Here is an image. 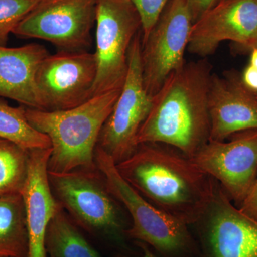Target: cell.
I'll return each mask as SVG.
<instances>
[{
    "mask_svg": "<svg viewBox=\"0 0 257 257\" xmlns=\"http://www.w3.org/2000/svg\"><path fill=\"white\" fill-rule=\"evenodd\" d=\"M116 167L148 202L188 226L201 220L214 195V179L189 157L160 144L139 145Z\"/></svg>",
    "mask_w": 257,
    "mask_h": 257,
    "instance_id": "1",
    "label": "cell"
},
{
    "mask_svg": "<svg viewBox=\"0 0 257 257\" xmlns=\"http://www.w3.org/2000/svg\"><path fill=\"white\" fill-rule=\"evenodd\" d=\"M212 66L206 58L186 62L152 96L137 145H168L194 156L209 140V90Z\"/></svg>",
    "mask_w": 257,
    "mask_h": 257,
    "instance_id": "2",
    "label": "cell"
},
{
    "mask_svg": "<svg viewBox=\"0 0 257 257\" xmlns=\"http://www.w3.org/2000/svg\"><path fill=\"white\" fill-rule=\"evenodd\" d=\"M120 91L93 96L80 105L65 110H40L25 106L29 123L50 139L49 172L97 170L96 149Z\"/></svg>",
    "mask_w": 257,
    "mask_h": 257,
    "instance_id": "3",
    "label": "cell"
},
{
    "mask_svg": "<svg viewBox=\"0 0 257 257\" xmlns=\"http://www.w3.org/2000/svg\"><path fill=\"white\" fill-rule=\"evenodd\" d=\"M95 163L108 190L131 215L133 226L125 230L127 237L146 243L167 257H187L195 253L188 225L176 220L137 192L122 178L114 160L98 146Z\"/></svg>",
    "mask_w": 257,
    "mask_h": 257,
    "instance_id": "4",
    "label": "cell"
},
{
    "mask_svg": "<svg viewBox=\"0 0 257 257\" xmlns=\"http://www.w3.org/2000/svg\"><path fill=\"white\" fill-rule=\"evenodd\" d=\"M99 173L98 170L62 173L48 171L52 192L72 220L88 232L119 242L126 236L125 229L114 197Z\"/></svg>",
    "mask_w": 257,
    "mask_h": 257,
    "instance_id": "5",
    "label": "cell"
},
{
    "mask_svg": "<svg viewBox=\"0 0 257 257\" xmlns=\"http://www.w3.org/2000/svg\"><path fill=\"white\" fill-rule=\"evenodd\" d=\"M96 23L97 74L93 96L121 89L130 47L141 32V20L131 0H97Z\"/></svg>",
    "mask_w": 257,
    "mask_h": 257,
    "instance_id": "6",
    "label": "cell"
},
{
    "mask_svg": "<svg viewBox=\"0 0 257 257\" xmlns=\"http://www.w3.org/2000/svg\"><path fill=\"white\" fill-rule=\"evenodd\" d=\"M141 33L134 39L128 52L127 74L113 110L103 126L98 147L119 163L138 148L137 137L147 119L152 96L143 82L141 64Z\"/></svg>",
    "mask_w": 257,
    "mask_h": 257,
    "instance_id": "7",
    "label": "cell"
},
{
    "mask_svg": "<svg viewBox=\"0 0 257 257\" xmlns=\"http://www.w3.org/2000/svg\"><path fill=\"white\" fill-rule=\"evenodd\" d=\"M96 7L97 0H40L13 34L45 40L60 51L87 50Z\"/></svg>",
    "mask_w": 257,
    "mask_h": 257,
    "instance_id": "8",
    "label": "cell"
},
{
    "mask_svg": "<svg viewBox=\"0 0 257 257\" xmlns=\"http://www.w3.org/2000/svg\"><path fill=\"white\" fill-rule=\"evenodd\" d=\"M193 24L186 0H170L146 40L142 42L143 82L150 96L155 95L166 79L186 63L184 54Z\"/></svg>",
    "mask_w": 257,
    "mask_h": 257,
    "instance_id": "9",
    "label": "cell"
},
{
    "mask_svg": "<svg viewBox=\"0 0 257 257\" xmlns=\"http://www.w3.org/2000/svg\"><path fill=\"white\" fill-rule=\"evenodd\" d=\"M97 74L94 52L60 51L39 66L35 83L42 110L72 109L93 96Z\"/></svg>",
    "mask_w": 257,
    "mask_h": 257,
    "instance_id": "10",
    "label": "cell"
},
{
    "mask_svg": "<svg viewBox=\"0 0 257 257\" xmlns=\"http://www.w3.org/2000/svg\"><path fill=\"white\" fill-rule=\"evenodd\" d=\"M228 139L227 142L209 140L190 159L218 181L239 207L257 175V130L236 133Z\"/></svg>",
    "mask_w": 257,
    "mask_h": 257,
    "instance_id": "11",
    "label": "cell"
},
{
    "mask_svg": "<svg viewBox=\"0 0 257 257\" xmlns=\"http://www.w3.org/2000/svg\"><path fill=\"white\" fill-rule=\"evenodd\" d=\"M198 223L202 257H257V221L234 206L217 182Z\"/></svg>",
    "mask_w": 257,
    "mask_h": 257,
    "instance_id": "12",
    "label": "cell"
},
{
    "mask_svg": "<svg viewBox=\"0 0 257 257\" xmlns=\"http://www.w3.org/2000/svg\"><path fill=\"white\" fill-rule=\"evenodd\" d=\"M257 37V0H221L193 24L188 50L205 58L221 42L248 51Z\"/></svg>",
    "mask_w": 257,
    "mask_h": 257,
    "instance_id": "13",
    "label": "cell"
},
{
    "mask_svg": "<svg viewBox=\"0 0 257 257\" xmlns=\"http://www.w3.org/2000/svg\"><path fill=\"white\" fill-rule=\"evenodd\" d=\"M209 140L224 141L234 134L257 130V94L236 71L213 73L209 90Z\"/></svg>",
    "mask_w": 257,
    "mask_h": 257,
    "instance_id": "14",
    "label": "cell"
},
{
    "mask_svg": "<svg viewBox=\"0 0 257 257\" xmlns=\"http://www.w3.org/2000/svg\"><path fill=\"white\" fill-rule=\"evenodd\" d=\"M51 148L30 150V167L22 193L28 234V257H47L45 238L51 220L62 209L49 179Z\"/></svg>",
    "mask_w": 257,
    "mask_h": 257,
    "instance_id": "15",
    "label": "cell"
},
{
    "mask_svg": "<svg viewBox=\"0 0 257 257\" xmlns=\"http://www.w3.org/2000/svg\"><path fill=\"white\" fill-rule=\"evenodd\" d=\"M49 55L46 47L40 44L18 47L0 45V96L42 110L35 75L39 66Z\"/></svg>",
    "mask_w": 257,
    "mask_h": 257,
    "instance_id": "16",
    "label": "cell"
},
{
    "mask_svg": "<svg viewBox=\"0 0 257 257\" xmlns=\"http://www.w3.org/2000/svg\"><path fill=\"white\" fill-rule=\"evenodd\" d=\"M28 249L23 197H0V257H28Z\"/></svg>",
    "mask_w": 257,
    "mask_h": 257,
    "instance_id": "17",
    "label": "cell"
},
{
    "mask_svg": "<svg viewBox=\"0 0 257 257\" xmlns=\"http://www.w3.org/2000/svg\"><path fill=\"white\" fill-rule=\"evenodd\" d=\"M47 257H102L63 209L51 220L45 238Z\"/></svg>",
    "mask_w": 257,
    "mask_h": 257,
    "instance_id": "18",
    "label": "cell"
},
{
    "mask_svg": "<svg viewBox=\"0 0 257 257\" xmlns=\"http://www.w3.org/2000/svg\"><path fill=\"white\" fill-rule=\"evenodd\" d=\"M0 138L28 150L51 148L50 139L29 123L25 106H10L0 100Z\"/></svg>",
    "mask_w": 257,
    "mask_h": 257,
    "instance_id": "19",
    "label": "cell"
},
{
    "mask_svg": "<svg viewBox=\"0 0 257 257\" xmlns=\"http://www.w3.org/2000/svg\"><path fill=\"white\" fill-rule=\"evenodd\" d=\"M30 151L0 138V197L22 195L28 179Z\"/></svg>",
    "mask_w": 257,
    "mask_h": 257,
    "instance_id": "20",
    "label": "cell"
},
{
    "mask_svg": "<svg viewBox=\"0 0 257 257\" xmlns=\"http://www.w3.org/2000/svg\"><path fill=\"white\" fill-rule=\"evenodd\" d=\"M40 0H0V45L6 46L10 33Z\"/></svg>",
    "mask_w": 257,
    "mask_h": 257,
    "instance_id": "21",
    "label": "cell"
},
{
    "mask_svg": "<svg viewBox=\"0 0 257 257\" xmlns=\"http://www.w3.org/2000/svg\"><path fill=\"white\" fill-rule=\"evenodd\" d=\"M141 20V41L146 40L170 0H131Z\"/></svg>",
    "mask_w": 257,
    "mask_h": 257,
    "instance_id": "22",
    "label": "cell"
},
{
    "mask_svg": "<svg viewBox=\"0 0 257 257\" xmlns=\"http://www.w3.org/2000/svg\"><path fill=\"white\" fill-rule=\"evenodd\" d=\"M238 207L243 214L257 221V175L247 195Z\"/></svg>",
    "mask_w": 257,
    "mask_h": 257,
    "instance_id": "23",
    "label": "cell"
},
{
    "mask_svg": "<svg viewBox=\"0 0 257 257\" xmlns=\"http://www.w3.org/2000/svg\"><path fill=\"white\" fill-rule=\"evenodd\" d=\"M220 1L221 0H186L192 13L194 23Z\"/></svg>",
    "mask_w": 257,
    "mask_h": 257,
    "instance_id": "24",
    "label": "cell"
},
{
    "mask_svg": "<svg viewBox=\"0 0 257 257\" xmlns=\"http://www.w3.org/2000/svg\"><path fill=\"white\" fill-rule=\"evenodd\" d=\"M241 79L248 89L257 94V69L248 64L243 69Z\"/></svg>",
    "mask_w": 257,
    "mask_h": 257,
    "instance_id": "25",
    "label": "cell"
},
{
    "mask_svg": "<svg viewBox=\"0 0 257 257\" xmlns=\"http://www.w3.org/2000/svg\"><path fill=\"white\" fill-rule=\"evenodd\" d=\"M137 245L140 248L142 251V255L139 257H160L155 254V253L152 252L150 249V246L147 245L146 243L143 242H139L137 241ZM116 257H133L126 256V255H118Z\"/></svg>",
    "mask_w": 257,
    "mask_h": 257,
    "instance_id": "26",
    "label": "cell"
},
{
    "mask_svg": "<svg viewBox=\"0 0 257 257\" xmlns=\"http://www.w3.org/2000/svg\"><path fill=\"white\" fill-rule=\"evenodd\" d=\"M250 52L249 64L257 69V48H252Z\"/></svg>",
    "mask_w": 257,
    "mask_h": 257,
    "instance_id": "27",
    "label": "cell"
},
{
    "mask_svg": "<svg viewBox=\"0 0 257 257\" xmlns=\"http://www.w3.org/2000/svg\"><path fill=\"white\" fill-rule=\"evenodd\" d=\"M252 48H257V37L255 41L253 42V45H251V48H250V50L248 51L251 50Z\"/></svg>",
    "mask_w": 257,
    "mask_h": 257,
    "instance_id": "28",
    "label": "cell"
}]
</instances>
